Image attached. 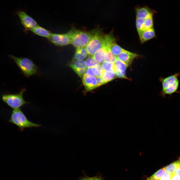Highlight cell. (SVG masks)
<instances>
[{"label":"cell","mask_w":180,"mask_h":180,"mask_svg":"<svg viewBox=\"0 0 180 180\" xmlns=\"http://www.w3.org/2000/svg\"><path fill=\"white\" fill-rule=\"evenodd\" d=\"M180 76V72H177L166 78H160L162 86L161 94L163 96L167 95L172 96L174 93H180V91L178 90L180 82L178 77Z\"/></svg>","instance_id":"cell-1"},{"label":"cell","mask_w":180,"mask_h":180,"mask_svg":"<svg viewBox=\"0 0 180 180\" xmlns=\"http://www.w3.org/2000/svg\"><path fill=\"white\" fill-rule=\"evenodd\" d=\"M20 68L22 73L26 77L34 74L40 75L41 72L38 66L30 59L9 55Z\"/></svg>","instance_id":"cell-2"},{"label":"cell","mask_w":180,"mask_h":180,"mask_svg":"<svg viewBox=\"0 0 180 180\" xmlns=\"http://www.w3.org/2000/svg\"><path fill=\"white\" fill-rule=\"evenodd\" d=\"M71 44L76 48L86 46L92 36V32H88L72 28L67 33Z\"/></svg>","instance_id":"cell-3"},{"label":"cell","mask_w":180,"mask_h":180,"mask_svg":"<svg viewBox=\"0 0 180 180\" xmlns=\"http://www.w3.org/2000/svg\"><path fill=\"white\" fill-rule=\"evenodd\" d=\"M9 121L17 126L21 130L25 128L37 127L41 126L40 124L32 122L28 120L20 108L13 109Z\"/></svg>","instance_id":"cell-4"},{"label":"cell","mask_w":180,"mask_h":180,"mask_svg":"<svg viewBox=\"0 0 180 180\" xmlns=\"http://www.w3.org/2000/svg\"><path fill=\"white\" fill-rule=\"evenodd\" d=\"M92 36L90 40L86 46L88 54L93 56L102 46L105 35L101 30L98 29L92 32Z\"/></svg>","instance_id":"cell-5"},{"label":"cell","mask_w":180,"mask_h":180,"mask_svg":"<svg viewBox=\"0 0 180 180\" xmlns=\"http://www.w3.org/2000/svg\"><path fill=\"white\" fill-rule=\"evenodd\" d=\"M26 91V89L23 88L18 93L4 94L2 96V100L14 109L19 108L25 104L29 103L25 101L23 97V94Z\"/></svg>","instance_id":"cell-6"},{"label":"cell","mask_w":180,"mask_h":180,"mask_svg":"<svg viewBox=\"0 0 180 180\" xmlns=\"http://www.w3.org/2000/svg\"><path fill=\"white\" fill-rule=\"evenodd\" d=\"M14 12V14L18 16L21 24L26 30H30L38 25L34 20L27 14L25 10L18 9Z\"/></svg>","instance_id":"cell-7"},{"label":"cell","mask_w":180,"mask_h":180,"mask_svg":"<svg viewBox=\"0 0 180 180\" xmlns=\"http://www.w3.org/2000/svg\"><path fill=\"white\" fill-rule=\"evenodd\" d=\"M48 40L55 45L62 46L71 44L70 37L67 33L65 34L51 33Z\"/></svg>","instance_id":"cell-8"},{"label":"cell","mask_w":180,"mask_h":180,"mask_svg":"<svg viewBox=\"0 0 180 180\" xmlns=\"http://www.w3.org/2000/svg\"><path fill=\"white\" fill-rule=\"evenodd\" d=\"M136 18L145 19L153 16L156 12L148 6L138 7L135 8Z\"/></svg>","instance_id":"cell-9"},{"label":"cell","mask_w":180,"mask_h":180,"mask_svg":"<svg viewBox=\"0 0 180 180\" xmlns=\"http://www.w3.org/2000/svg\"><path fill=\"white\" fill-rule=\"evenodd\" d=\"M128 66L124 63L117 59L114 63L113 72L119 78H126L125 72Z\"/></svg>","instance_id":"cell-10"},{"label":"cell","mask_w":180,"mask_h":180,"mask_svg":"<svg viewBox=\"0 0 180 180\" xmlns=\"http://www.w3.org/2000/svg\"><path fill=\"white\" fill-rule=\"evenodd\" d=\"M82 81L84 88L87 91H90L98 87L96 78L95 76L84 75Z\"/></svg>","instance_id":"cell-11"},{"label":"cell","mask_w":180,"mask_h":180,"mask_svg":"<svg viewBox=\"0 0 180 180\" xmlns=\"http://www.w3.org/2000/svg\"><path fill=\"white\" fill-rule=\"evenodd\" d=\"M136 54L124 49L117 57V59L124 63L128 66L130 64L134 59L138 56Z\"/></svg>","instance_id":"cell-12"},{"label":"cell","mask_w":180,"mask_h":180,"mask_svg":"<svg viewBox=\"0 0 180 180\" xmlns=\"http://www.w3.org/2000/svg\"><path fill=\"white\" fill-rule=\"evenodd\" d=\"M156 35L153 27L144 31L140 37V42L142 44L155 36Z\"/></svg>","instance_id":"cell-13"},{"label":"cell","mask_w":180,"mask_h":180,"mask_svg":"<svg viewBox=\"0 0 180 180\" xmlns=\"http://www.w3.org/2000/svg\"><path fill=\"white\" fill-rule=\"evenodd\" d=\"M88 54L86 46L76 48L72 60H83Z\"/></svg>","instance_id":"cell-14"},{"label":"cell","mask_w":180,"mask_h":180,"mask_svg":"<svg viewBox=\"0 0 180 180\" xmlns=\"http://www.w3.org/2000/svg\"><path fill=\"white\" fill-rule=\"evenodd\" d=\"M30 30L36 35L48 39L50 37L51 34L49 31L39 25Z\"/></svg>","instance_id":"cell-15"},{"label":"cell","mask_w":180,"mask_h":180,"mask_svg":"<svg viewBox=\"0 0 180 180\" xmlns=\"http://www.w3.org/2000/svg\"><path fill=\"white\" fill-rule=\"evenodd\" d=\"M106 52L105 50L101 46L92 56L93 58L96 60L99 64H102L104 61V56Z\"/></svg>","instance_id":"cell-16"},{"label":"cell","mask_w":180,"mask_h":180,"mask_svg":"<svg viewBox=\"0 0 180 180\" xmlns=\"http://www.w3.org/2000/svg\"><path fill=\"white\" fill-rule=\"evenodd\" d=\"M69 66L73 70L77 68L86 69V68L85 62L83 60H72L69 64Z\"/></svg>","instance_id":"cell-17"},{"label":"cell","mask_w":180,"mask_h":180,"mask_svg":"<svg viewBox=\"0 0 180 180\" xmlns=\"http://www.w3.org/2000/svg\"><path fill=\"white\" fill-rule=\"evenodd\" d=\"M115 76V74L114 72H107L103 70L101 76L105 84L114 79Z\"/></svg>","instance_id":"cell-18"},{"label":"cell","mask_w":180,"mask_h":180,"mask_svg":"<svg viewBox=\"0 0 180 180\" xmlns=\"http://www.w3.org/2000/svg\"><path fill=\"white\" fill-rule=\"evenodd\" d=\"M104 59V61L114 63L117 59V58L112 53L110 49H109L107 50L105 52Z\"/></svg>","instance_id":"cell-19"},{"label":"cell","mask_w":180,"mask_h":180,"mask_svg":"<svg viewBox=\"0 0 180 180\" xmlns=\"http://www.w3.org/2000/svg\"><path fill=\"white\" fill-rule=\"evenodd\" d=\"M124 50L118 45L116 42L113 43L110 47V50L112 52L116 57L122 52Z\"/></svg>","instance_id":"cell-20"},{"label":"cell","mask_w":180,"mask_h":180,"mask_svg":"<svg viewBox=\"0 0 180 180\" xmlns=\"http://www.w3.org/2000/svg\"><path fill=\"white\" fill-rule=\"evenodd\" d=\"M144 20L145 19L136 18V26L139 37L143 32V29Z\"/></svg>","instance_id":"cell-21"},{"label":"cell","mask_w":180,"mask_h":180,"mask_svg":"<svg viewBox=\"0 0 180 180\" xmlns=\"http://www.w3.org/2000/svg\"><path fill=\"white\" fill-rule=\"evenodd\" d=\"M98 73V70L96 66L88 68L86 69L84 75L96 76Z\"/></svg>","instance_id":"cell-22"},{"label":"cell","mask_w":180,"mask_h":180,"mask_svg":"<svg viewBox=\"0 0 180 180\" xmlns=\"http://www.w3.org/2000/svg\"><path fill=\"white\" fill-rule=\"evenodd\" d=\"M85 62L87 68L96 67L99 64L98 62L92 57L88 58Z\"/></svg>","instance_id":"cell-23"},{"label":"cell","mask_w":180,"mask_h":180,"mask_svg":"<svg viewBox=\"0 0 180 180\" xmlns=\"http://www.w3.org/2000/svg\"><path fill=\"white\" fill-rule=\"evenodd\" d=\"M153 16L145 19L144 25L143 32L146 30L153 27Z\"/></svg>","instance_id":"cell-24"},{"label":"cell","mask_w":180,"mask_h":180,"mask_svg":"<svg viewBox=\"0 0 180 180\" xmlns=\"http://www.w3.org/2000/svg\"><path fill=\"white\" fill-rule=\"evenodd\" d=\"M101 66L104 71L113 72L114 63L104 61L102 64Z\"/></svg>","instance_id":"cell-25"},{"label":"cell","mask_w":180,"mask_h":180,"mask_svg":"<svg viewBox=\"0 0 180 180\" xmlns=\"http://www.w3.org/2000/svg\"><path fill=\"white\" fill-rule=\"evenodd\" d=\"M166 172L164 168L160 169L153 174L151 176L157 180H160L166 173Z\"/></svg>","instance_id":"cell-26"},{"label":"cell","mask_w":180,"mask_h":180,"mask_svg":"<svg viewBox=\"0 0 180 180\" xmlns=\"http://www.w3.org/2000/svg\"><path fill=\"white\" fill-rule=\"evenodd\" d=\"M176 161L166 166L164 168L166 172L170 174L174 173L176 167Z\"/></svg>","instance_id":"cell-27"},{"label":"cell","mask_w":180,"mask_h":180,"mask_svg":"<svg viewBox=\"0 0 180 180\" xmlns=\"http://www.w3.org/2000/svg\"><path fill=\"white\" fill-rule=\"evenodd\" d=\"M86 69L77 68L73 70L81 78L83 77L86 72Z\"/></svg>","instance_id":"cell-28"},{"label":"cell","mask_w":180,"mask_h":180,"mask_svg":"<svg viewBox=\"0 0 180 180\" xmlns=\"http://www.w3.org/2000/svg\"><path fill=\"white\" fill-rule=\"evenodd\" d=\"M98 70V73L97 77L101 76L102 74L103 69L101 65L100 64L97 66Z\"/></svg>","instance_id":"cell-29"},{"label":"cell","mask_w":180,"mask_h":180,"mask_svg":"<svg viewBox=\"0 0 180 180\" xmlns=\"http://www.w3.org/2000/svg\"><path fill=\"white\" fill-rule=\"evenodd\" d=\"M170 180H180V176L174 173L170 174Z\"/></svg>","instance_id":"cell-30"},{"label":"cell","mask_w":180,"mask_h":180,"mask_svg":"<svg viewBox=\"0 0 180 180\" xmlns=\"http://www.w3.org/2000/svg\"><path fill=\"white\" fill-rule=\"evenodd\" d=\"M160 180H170V174L166 172Z\"/></svg>","instance_id":"cell-31"},{"label":"cell","mask_w":180,"mask_h":180,"mask_svg":"<svg viewBox=\"0 0 180 180\" xmlns=\"http://www.w3.org/2000/svg\"><path fill=\"white\" fill-rule=\"evenodd\" d=\"M96 78L98 86L105 84L101 76L97 77Z\"/></svg>","instance_id":"cell-32"},{"label":"cell","mask_w":180,"mask_h":180,"mask_svg":"<svg viewBox=\"0 0 180 180\" xmlns=\"http://www.w3.org/2000/svg\"><path fill=\"white\" fill-rule=\"evenodd\" d=\"M87 180H102V178L96 176L86 178Z\"/></svg>","instance_id":"cell-33"},{"label":"cell","mask_w":180,"mask_h":180,"mask_svg":"<svg viewBox=\"0 0 180 180\" xmlns=\"http://www.w3.org/2000/svg\"><path fill=\"white\" fill-rule=\"evenodd\" d=\"M146 180H158L154 178H152L151 176L148 178Z\"/></svg>","instance_id":"cell-34"},{"label":"cell","mask_w":180,"mask_h":180,"mask_svg":"<svg viewBox=\"0 0 180 180\" xmlns=\"http://www.w3.org/2000/svg\"><path fill=\"white\" fill-rule=\"evenodd\" d=\"M80 180H87L86 178H83Z\"/></svg>","instance_id":"cell-35"}]
</instances>
